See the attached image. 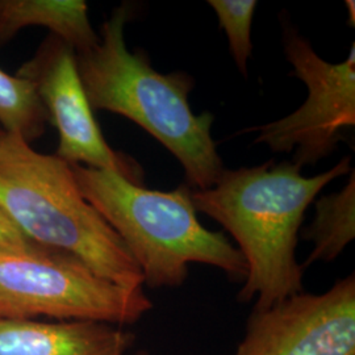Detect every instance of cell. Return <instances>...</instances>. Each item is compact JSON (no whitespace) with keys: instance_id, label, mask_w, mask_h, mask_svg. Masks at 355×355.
I'll return each mask as SVG.
<instances>
[{"instance_id":"obj_13","label":"cell","mask_w":355,"mask_h":355,"mask_svg":"<svg viewBox=\"0 0 355 355\" xmlns=\"http://www.w3.org/2000/svg\"><path fill=\"white\" fill-rule=\"evenodd\" d=\"M220 26L228 36L229 49L243 76H248V61L253 51L252 24L257 8L255 0H209Z\"/></svg>"},{"instance_id":"obj_2","label":"cell","mask_w":355,"mask_h":355,"mask_svg":"<svg viewBox=\"0 0 355 355\" xmlns=\"http://www.w3.org/2000/svg\"><path fill=\"white\" fill-rule=\"evenodd\" d=\"M130 16L132 6L114 8L103 23L98 45L76 53L89 105L136 123L175 155L191 189H211L225 170L211 133L215 116L193 114L189 102L192 76L184 71L161 74L142 49L129 51L124 31Z\"/></svg>"},{"instance_id":"obj_5","label":"cell","mask_w":355,"mask_h":355,"mask_svg":"<svg viewBox=\"0 0 355 355\" xmlns=\"http://www.w3.org/2000/svg\"><path fill=\"white\" fill-rule=\"evenodd\" d=\"M152 309L142 288L104 279L64 252L0 255V320L49 318L124 327Z\"/></svg>"},{"instance_id":"obj_12","label":"cell","mask_w":355,"mask_h":355,"mask_svg":"<svg viewBox=\"0 0 355 355\" xmlns=\"http://www.w3.org/2000/svg\"><path fill=\"white\" fill-rule=\"evenodd\" d=\"M48 121L35 85L0 69V128L32 144L44 136Z\"/></svg>"},{"instance_id":"obj_14","label":"cell","mask_w":355,"mask_h":355,"mask_svg":"<svg viewBox=\"0 0 355 355\" xmlns=\"http://www.w3.org/2000/svg\"><path fill=\"white\" fill-rule=\"evenodd\" d=\"M45 250H48V248L31 240L0 207V255L37 254Z\"/></svg>"},{"instance_id":"obj_11","label":"cell","mask_w":355,"mask_h":355,"mask_svg":"<svg viewBox=\"0 0 355 355\" xmlns=\"http://www.w3.org/2000/svg\"><path fill=\"white\" fill-rule=\"evenodd\" d=\"M316 215L303 232V239L313 249L302 265L304 268L316 262H333L355 239V174L336 193L321 196L315 203Z\"/></svg>"},{"instance_id":"obj_6","label":"cell","mask_w":355,"mask_h":355,"mask_svg":"<svg viewBox=\"0 0 355 355\" xmlns=\"http://www.w3.org/2000/svg\"><path fill=\"white\" fill-rule=\"evenodd\" d=\"M283 41L291 76L304 83L308 98L288 116L246 132H258L254 142L274 153L293 152L292 162L303 168L329 157L345 129L354 128L355 45L343 62L330 64L293 26H284Z\"/></svg>"},{"instance_id":"obj_7","label":"cell","mask_w":355,"mask_h":355,"mask_svg":"<svg viewBox=\"0 0 355 355\" xmlns=\"http://www.w3.org/2000/svg\"><path fill=\"white\" fill-rule=\"evenodd\" d=\"M16 76L31 80L49 121L57 128L55 155L70 166L110 170L144 186L140 164L114 150L94 116L76 66V53L61 38L49 35Z\"/></svg>"},{"instance_id":"obj_10","label":"cell","mask_w":355,"mask_h":355,"mask_svg":"<svg viewBox=\"0 0 355 355\" xmlns=\"http://www.w3.org/2000/svg\"><path fill=\"white\" fill-rule=\"evenodd\" d=\"M29 26H42L76 53L98 45L85 0H0V48Z\"/></svg>"},{"instance_id":"obj_1","label":"cell","mask_w":355,"mask_h":355,"mask_svg":"<svg viewBox=\"0 0 355 355\" xmlns=\"http://www.w3.org/2000/svg\"><path fill=\"white\" fill-rule=\"evenodd\" d=\"M346 155L330 170L303 177L292 161L225 168L215 186L193 190L196 212L218 223L237 242L248 274L239 300L262 309L303 292V271L296 259L299 230L306 208L327 184L353 171Z\"/></svg>"},{"instance_id":"obj_16","label":"cell","mask_w":355,"mask_h":355,"mask_svg":"<svg viewBox=\"0 0 355 355\" xmlns=\"http://www.w3.org/2000/svg\"><path fill=\"white\" fill-rule=\"evenodd\" d=\"M4 133H6V132H4V130H3V129H1V128H0V139H1V137H3V136H4Z\"/></svg>"},{"instance_id":"obj_15","label":"cell","mask_w":355,"mask_h":355,"mask_svg":"<svg viewBox=\"0 0 355 355\" xmlns=\"http://www.w3.org/2000/svg\"><path fill=\"white\" fill-rule=\"evenodd\" d=\"M346 6H347V8H349V16L352 17V26H354L355 23V13H354V6L355 3L353 0H347L346 1Z\"/></svg>"},{"instance_id":"obj_4","label":"cell","mask_w":355,"mask_h":355,"mask_svg":"<svg viewBox=\"0 0 355 355\" xmlns=\"http://www.w3.org/2000/svg\"><path fill=\"white\" fill-rule=\"evenodd\" d=\"M0 207L38 245L76 257L114 284L142 288L140 267L83 198L71 166L11 133L0 139Z\"/></svg>"},{"instance_id":"obj_9","label":"cell","mask_w":355,"mask_h":355,"mask_svg":"<svg viewBox=\"0 0 355 355\" xmlns=\"http://www.w3.org/2000/svg\"><path fill=\"white\" fill-rule=\"evenodd\" d=\"M132 331L99 321L0 320V355H152Z\"/></svg>"},{"instance_id":"obj_3","label":"cell","mask_w":355,"mask_h":355,"mask_svg":"<svg viewBox=\"0 0 355 355\" xmlns=\"http://www.w3.org/2000/svg\"><path fill=\"white\" fill-rule=\"evenodd\" d=\"M71 170L80 193L125 243L148 287H180L190 263L216 267L239 283L246 279L245 258L224 233L204 228L187 183L149 190L110 170Z\"/></svg>"},{"instance_id":"obj_8","label":"cell","mask_w":355,"mask_h":355,"mask_svg":"<svg viewBox=\"0 0 355 355\" xmlns=\"http://www.w3.org/2000/svg\"><path fill=\"white\" fill-rule=\"evenodd\" d=\"M234 355H355L354 274L322 293L253 308Z\"/></svg>"}]
</instances>
